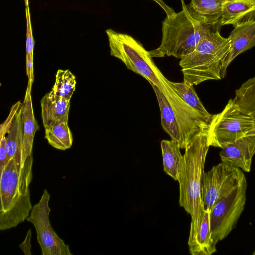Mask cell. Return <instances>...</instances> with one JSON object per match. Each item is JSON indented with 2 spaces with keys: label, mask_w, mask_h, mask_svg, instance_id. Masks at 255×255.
<instances>
[{
  "label": "cell",
  "mask_w": 255,
  "mask_h": 255,
  "mask_svg": "<svg viewBox=\"0 0 255 255\" xmlns=\"http://www.w3.org/2000/svg\"><path fill=\"white\" fill-rule=\"evenodd\" d=\"M182 9L166 15L162 22L160 45L149 51L152 58L173 56L182 58L193 52L206 35L219 30L220 17L202 15L184 0Z\"/></svg>",
  "instance_id": "6da1fadb"
},
{
  "label": "cell",
  "mask_w": 255,
  "mask_h": 255,
  "mask_svg": "<svg viewBox=\"0 0 255 255\" xmlns=\"http://www.w3.org/2000/svg\"><path fill=\"white\" fill-rule=\"evenodd\" d=\"M255 21V0H225L222 5L220 25L234 27Z\"/></svg>",
  "instance_id": "4fadbf2b"
},
{
  "label": "cell",
  "mask_w": 255,
  "mask_h": 255,
  "mask_svg": "<svg viewBox=\"0 0 255 255\" xmlns=\"http://www.w3.org/2000/svg\"><path fill=\"white\" fill-rule=\"evenodd\" d=\"M25 14L26 19V72L28 82L32 84L34 80L33 55L34 40L32 35L28 5L25 6Z\"/></svg>",
  "instance_id": "cb8c5ba5"
},
{
  "label": "cell",
  "mask_w": 255,
  "mask_h": 255,
  "mask_svg": "<svg viewBox=\"0 0 255 255\" xmlns=\"http://www.w3.org/2000/svg\"><path fill=\"white\" fill-rule=\"evenodd\" d=\"M157 3L165 12L166 15H171L174 13L175 11L170 7L168 6L162 0H152Z\"/></svg>",
  "instance_id": "f1b7e54d"
},
{
  "label": "cell",
  "mask_w": 255,
  "mask_h": 255,
  "mask_svg": "<svg viewBox=\"0 0 255 255\" xmlns=\"http://www.w3.org/2000/svg\"><path fill=\"white\" fill-rule=\"evenodd\" d=\"M22 145L23 125L21 106L15 114L7 133L6 144L8 158L9 159L11 158L14 159L19 171L21 170L26 160L23 157Z\"/></svg>",
  "instance_id": "ac0fdd59"
},
{
  "label": "cell",
  "mask_w": 255,
  "mask_h": 255,
  "mask_svg": "<svg viewBox=\"0 0 255 255\" xmlns=\"http://www.w3.org/2000/svg\"><path fill=\"white\" fill-rule=\"evenodd\" d=\"M168 83L188 106L204 117L209 124L213 115L210 114L205 109L193 86L188 85L184 81L174 82L168 80Z\"/></svg>",
  "instance_id": "ffe728a7"
},
{
  "label": "cell",
  "mask_w": 255,
  "mask_h": 255,
  "mask_svg": "<svg viewBox=\"0 0 255 255\" xmlns=\"http://www.w3.org/2000/svg\"><path fill=\"white\" fill-rule=\"evenodd\" d=\"M24 1L25 6L28 5V0H24Z\"/></svg>",
  "instance_id": "4dcf8cb0"
},
{
  "label": "cell",
  "mask_w": 255,
  "mask_h": 255,
  "mask_svg": "<svg viewBox=\"0 0 255 255\" xmlns=\"http://www.w3.org/2000/svg\"><path fill=\"white\" fill-rule=\"evenodd\" d=\"M225 0H191L190 6L198 13L208 16L221 17Z\"/></svg>",
  "instance_id": "d4e9b609"
},
{
  "label": "cell",
  "mask_w": 255,
  "mask_h": 255,
  "mask_svg": "<svg viewBox=\"0 0 255 255\" xmlns=\"http://www.w3.org/2000/svg\"><path fill=\"white\" fill-rule=\"evenodd\" d=\"M156 96L160 112L161 125L171 140L178 143L180 148L185 149L180 129L173 111L163 92L157 86L151 84Z\"/></svg>",
  "instance_id": "e0dca14e"
},
{
  "label": "cell",
  "mask_w": 255,
  "mask_h": 255,
  "mask_svg": "<svg viewBox=\"0 0 255 255\" xmlns=\"http://www.w3.org/2000/svg\"><path fill=\"white\" fill-rule=\"evenodd\" d=\"M188 244L192 255H211L216 252V243L212 238L210 211L205 210L196 233L189 237Z\"/></svg>",
  "instance_id": "9a60e30c"
},
{
  "label": "cell",
  "mask_w": 255,
  "mask_h": 255,
  "mask_svg": "<svg viewBox=\"0 0 255 255\" xmlns=\"http://www.w3.org/2000/svg\"><path fill=\"white\" fill-rule=\"evenodd\" d=\"M41 118L44 128L68 121L70 101L54 95L51 91L40 101Z\"/></svg>",
  "instance_id": "5bb4252c"
},
{
  "label": "cell",
  "mask_w": 255,
  "mask_h": 255,
  "mask_svg": "<svg viewBox=\"0 0 255 255\" xmlns=\"http://www.w3.org/2000/svg\"><path fill=\"white\" fill-rule=\"evenodd\" d=\"M246 135H255V124L246 134Z\"/></svg>",
  "instance_id": "f546056e"
},
{
  "label": "cell",
  "mask_w": 255,
  "mask_h": 255,
  "mask_svg": "<svg viewBox=\"0 0 255 255\" xmlns=\"http://www.w3.org/2000/svg\"><path fill=\"white\" fill-rule=\"evenodd\" d=\"M160 146L164 171L173 179L178 181L183 160L180 147L176 142L165 139L161 141Z\"/></svg>",
  "instance_id": "d6986e66"
},
{
  "label": "cell",
  "mask_w": 255,
  "mask_h": 255,
  "mask_svg": "<svg viewBox=\"0 0 255 255\" xmlns=\"http://www.w3.org/2000/svg\"><path fill=\"white\" fill-rule=\"evenodd\" d=\"M32 154L21 170L10 158L0 173V230L16 227L29 216L32 208L29 185L32 179Z\"/></svg>",
  "instance_id": "7a4b0ae2"
},
{
  "label": "cell",
  "mask_w": 255,
  "mask_h": 255,
  "mask_svg": "<svg viewBox=\"0 0 255 255\" xmlns=\"http://www.w3.org/2000/svg\"><path fill=\"white\" fill-rule=\"evenodd\" d=\"M246 178L238 168L222 162L204 172L201 185L202 205L205 210L211 209L215 202Z\"/></svg>",
  "instance_id": "9c48e42d"
},
{
  "label": "cell",
  "mask_w": 255,
  "mask_h": 255,
  "mask_svg": "<svg viewBox=\"0 0 255 255\" xmlns=\"http://www.w3.org/2000/svg\"><path fill=\"white\" fill-rule=\"evenodd\" d=\"M247 188L245 178L213 205L210 211V223L215 243L224 239L235 228L244 209Z\"/></svg>",
  "instance_id": "52a82bcc"
},
{
  "label": "cell",
  "mask_w": 255,
  "mask_h": 255,
  "mask_svg": "<svg viewBox=\"0 0 255 255\" xmlns=\"http://www.w3.org/2000/svg\"><path fill=\"white\" fill-rule=\"evenodd\" d=\"M233 99L242 112L255 121V76L248 79L236 90Z\"/></svg>",
  "instance_id": "7402d4cb"
},
{
  "label": "cell",
  "mask_w": 255,
  "mask_h": 255,
  "mask_svg": "<svg viewBox=\"0 0 255 255\" xmlns=\"http://www.w3.org/2000/svg\"><path fill=\"white\" fill-rule=\"evenodd\" d=\"M31 229H29L27 232L25 238L23 242L19 245V247L22 252L25 255H31Z\"/></svg>",
  "instance_id": "83f0119b"
},
{
  "label": "cell",
  "mask_w": 255,
  "mask_h": 255,
  "mask_svg": "<svg viewBox=\"0 0 255 255\" xmlns=\"http://www.w3.org/2000/svg\"><path fill=\"white\" fill-rule=\"evenodd\" d=\"M230 46L228 38L223 37L219 30L204 37L193 52L180 59L179 64L183 81L195 86L207 80L224 78L223 62Z\"/></svg>",
  "instance_id": "277c9868"
},
{
  "label": "cell",
  "mask_w": 255,
  "mask_h": 255,
  "mask_svg": "<svg viewBox=\"0 0 255 255\" xmlns=\"http://www.w3.org/2000/svg\"><path fill=\"white\" fill-rule=\"evenodd\" d=\"M45 138L50 145L61 150L70 148L73 141L68 121H63L45 128Z\"/></svg>",
  "instance_id": "44dd1931"
},
{
  "label": "cell",
  "mask_w": 255,
  "mask_h": 255,
  "mask_svg": "<svg viewBox=\"0 0 255 255\" xmlns=\"http://www.w3.org/2000/svg\"><path fill=\"white\" fill-rule=\"evenodd\" d=\"M6 137L5 135L1 136L0 141V173L2 172L9 160L6 149Z\"/></svg>",
  "instance_id": "4316f807"
},
{
  "label": "cell",
  "mask_w": 255,
  "mask_h": 255,
  "mask_svg": "<svg viewBox=\"0 0 255 255\" xmlns=\"http://www.w3.org/2000/svg\"><path fill=\"white\" fill-rule=\"evenodd\" d=\"M76 85L75 76L69 70L58 69L51 91L56 96L70 101L75 90Z\"/></svg>",
  "instance_id": "603a6c76"
},
{
  "label": "cell",
  "mask_w": 255,
  "mask_h": 255,
  "mask_svg": "<svg viewBox=\"0 0 255 255\" xmlns=\"http://www.w3.org/2000/svg\"><path fill=\"white\" fill-rule=\"evenodd\" d=\"M50 198L48 191L44 189L40 200L32 207L26 220L35 228L42 255H72L69 246L57 235L51 225Z\"/></svg>",
  "instance_id": "ba28073f"
},
{
  "label": "cell",
  "mask_w": 255,
  "mask_h": 255,
  "mask_svg": "<svg viewBox=\"0 0 255 255\" xmlns=\"http://www.w3.org/2000/svg\"><path fill=\"white\" fill-rule=\"evenodd\" d=\"M253 255H255V250L254 252L253 253Z\"/></svg>",
  "instance_id": "1f68e13d"
},
{
  "label": "cell",
  "mask_w": 255,
  "mask_h": 255,
  "mask_svg": "<svg viewBox=\"0 0 255 255\" xmlns=\"http://www.w3.org/2000/svg\"><path fill=\"white\" fill-rule=\"evenodd\" d=\"M31 91V89L27 86L21 106V119L23 125L22 152L25 160L32 154L34 135L36 131L39 128L34 115Z\"/></svg>",
  "instance_id": "2e32d148"
},
{
  "label": "cell",
  "mask_w": 255,
  "mask_h": 255,
  "mask_svg": "<svg viewBox=\"0 0 255 255\" xmlns=\"http://www.w3.org/2000/svg\"><path fill=\"white\" fill-rule=\"evenodd\" d=\"M255 154V135H246L225 145L220 156L222 162L250 172Z\"/></svg>",
  "instance_id": "8fae6325"
},
{
  "label": "cell",
  "mask_w": 255,
  "mask_h": 255,
  "mask_svg": "<svg viewBox=\"0 0 255 255\" xmlns=\"http://www.w3.org/2000/svg\"><path fill=\"white\" fill-rule=\"evenodd\" d=\"M228 38L230 46L223 62L224 77L227 67L237 56L255 46V21L234 27Z\"/></svg>",
  "instance_id": "7c38bea8"
},
{
  "label": "cell",
  "mask_w": 255,
  "mask_h": 255,
  "mask_svg": "<svg viewBox=\"0 0 255 255\" xmlns=\"http://www.w3.org/2000/svg\"><path fill=\"white\" fill-rule=\"evenodd\" d=\"M255 124L254 119L230 99L221 112L212 116L207 129L208 144L222 148L244 136Z\"/></svg>",
  "instance_id": "8992f818"
},
{
  "label": "cell",
  "mask_w": 255,
  "mask_h": 255,
  "mask_svg": "<svg viewBox=\"0 0 255 255\" xmlns=\"http://www.w3.org/2000/svg\"><path fill=\"white\" fill-rule=\"evenodd\" d=\"M111 55L120 59L127 68L160 89L167 79L154 63L149 51L131 36L111 28L105 31Z\"/></svg>",
  "instance_id": "5b68a950"
},
{
  "label": "cell",
  "mask_w": 255,
  "mask_h": 255,
  "mask_svg": "<svg viewBox=\"0 0 255 255\" xmlns=\"http://www.w3.org/2000/svg\"><path fill=\"white\" fill-rule=\"evenodd\" d=\"M21 105L22 103H20V101H18L12 106L7 118L4 122L0 125V137L5 135V134L8 133L14 116Z\"/></svg>",
  "instance_id": "484cf974"
},
{
  "label": "cell",
  "mask_w": 255,
  "mask_h": 255,
  "mask_svg": "<svg viewBox=\"0 0 255 255\" xmlns=\"http://www.w3.org/2000/svg\"><path fill=\"white\" fill-rule=\"evenodd\" d=\"M168 80H166L160 90L173 111L186 147L196 135L207 129L209 123L177 94L168 84Z\"/></svg>",
  "instance_id": "30bf717a"
},
{
  "label": "cell",
  "mask_w": 255,
  "mask_h": 255,
  "mask_svg": "<svg viewBox=\"0 0 255 255\" xmlns=\"http://www.w3.org/2000/svg\"><path fill=\"white\" fill-rule=\"evenodd\" d=\"M209 147L207 129L192 139L185 148L183 163L178 179L180 191L179 205L191 217L189 237L196 233L205 211L201 200V185Z\"/></svg>",
  "instance_id": "3957f363"
}]
</instances>
